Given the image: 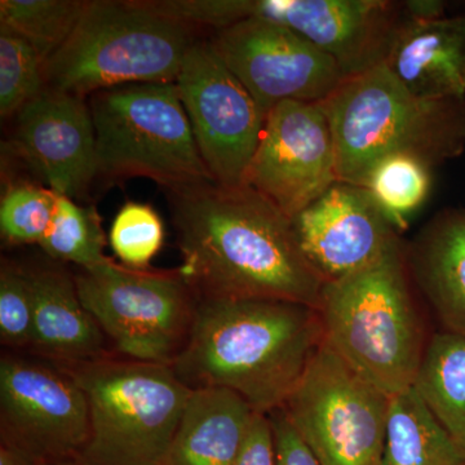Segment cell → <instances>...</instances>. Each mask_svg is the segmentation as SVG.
<instances>
[{"instance_id":"obj_1","label":"cell","mask_w":465,"mask_h":465,"mask_svg":"<svg viewBox=\"0 0 465 465\" xmlns=\"http://www.w3.org/2000/svg\"><path fill=\"white\" fill-rule=\"evenodd\" d=\"M180 272L200 299L281 300L318 309L324 278L292 219L250 186L168 193Z\"/></svg>"},{"instance_id":"obj_2","label":"cell","mask_w":465,"mask_h":465,"mask_svg":"<svg viewBox=\"0 0 465 465\" xmlns=\"http://www.w3.org/2000/svg\"><path fill=\"white\" fill-rule=\"evenodd\" d=\"M322 345L320 313L309 305L200 299L173 369L192 391L224 388L269 415L284 405Z\"/></svg>"},{"instance_id":"obj_3","label":"cell","mask_w":465,"mask_h":465,"mask_svg":"<svg viewBox=\"0 0 465 465\" xmlns=\"http://www.w3.org/2000/svg\"><path fill=\"white\" fill-rule=\"evenodd\" d=\"M341 183L365 188L376 164L410 155L433 168L465 150V97L415 96L385 64L345 79L323 101Z\"/></svg>"},{"instance_id":"obj_4","label":"cell","mask_w":465,"mask_h":465,"mask_svg":"<svg viewBox=\"0 0 465 465\" xmlns=\"http://www.w3.org/2000/svg\"><path fill=\"white\" fill-rule=\"evenodd\" d=\"M402 243L370 268L326 281L323 344L391 397L411 390L430 335L410 289Z\"/></svg>"},{"instance_id":"obj_5","label":"cell","mask_w":465,"mask_h":465,"mask_svg":"<svg viewBox=\"0 0 465 465\" xmlns=\"http://www.w3.org/2000/svg\"><path fill=\"white\" fill-rule=\"evenodd\" d=\"M197 35L139 0L88 2L74 32L48 58L45 82L84 99L119 85L174 84Z\"/></svg>"},{"instance_id":"obj_6","label":"cell","mask_w":465,"mask_h":465,"mask_svg":"<svg viewBox=\"0 0 465 465\" xmlns=\"http://www.w3.org/2000/svg\"><path fill=\"white\" fill-rule=\"evenodd\" d=\"M61 369L84 390L90 410V434L75 463L162 464L192 394L173 366L112 354Z\"/></svg>"},{"instance_id":"obj_7","label":"cell","mask_w":465,"mask_h":465,"mask_svg":"<svg viewBox=\"0 0 465 465\" xmlns=\"http://www.w3.org/2000/svg\"><path fill=\"white\" fill-rule=\"evenodd\" d=\"M97 180L146 177L167 193L215 183L204 166L176 84H125L88 97Z\"/></svg>"},{"instance_id":"obj_8","label":"cell","mask_w":465,"mask_h":465,"mask_svg":"<svg viewBox=\"0 0 465 465\" xmlns=\"http://www.w3.org/2000/svg\"><path fill=\"white\" fill-rule=\"evenodd\" d=\"M74 277L79 298L116 356L173 365L200 302L179 268L142 271L110 259Z\"/></svg>"},{"instance_id":"obj_9","label":"cell","mask_w":465,"mask_h":465,"mask_svg":"<svg viewBox=\"0 0 465 465\" xmlns=\"http://www.w3.org/2000/svg\"><path fill=\"white\" fill-rule=\"evenodd\" d=\"M321 465H381L391 397L322 345L282 406Z\"/></svg>"},{"instance_id":"obj_10","label":"cell","mask_w":465,"mask_h":465,"mask_svg":"<svg viewBox=\"0 0 465 465\" xmlns=\"http://www.w3.org/2000/svg\"><path fill=\"white\" fill-rule=\"evenodd\" d=\"M90 434L84 390L66 370L16 353L0 360V445L51 465L74 461Z\"/></svg>"},{"instance_id":"obj_11","label":"cell","mask_w":465,"mask_h":465,"mask_svg":"<svg viewBox=\"0 0 465 465\" xmlns=\"http://www.w3.org/2000/svg\"><path fill=\"white\" fill-rule=\"evenodd\" d=\"M174 84L213 182L229 189L246 186L266 118L211 38L193 45Z\"/></svg>"},{"instance_id":"obj_12","label":"cell","mask_w":465,"mask_h":465,"mask_svg":"<svg viewBox=\"0 0 465 465\" xmlns=\"http://www.w3.org/2000/svg\"><path fill=\"white\" fill-rule=\"evenodd\" d=\"M211 41L265 118L284 101L323 103L347 79L316 45L266 18L217 30Z\"/></svg>"},{"instance_id":"obj_13","label":"cell","mask_w":465,"mask_h":465,"mask_svg":"<svg viewBox=\"0 0 465 465\" xmlns=\"http://www.w3.org/2000/svg\"><path fill=\"white\" fill-rule=\"evenodd\" d=\"M336 182L335 143L322 104L275 106L266 116L246 186L293 219Z\"/></svg>"},{"instance_id":"obj_14","label":"cell","mask_w":465,"mask_h":465,"mask_svg":"<svg viewBox=\"0 0 465 465\" xmlns=\"http://www.w3.org/2000/svg\"><path fill=\"white\" fill-rule=\"evenodd\" d=\"M252 17L299 34L347 79L384 64L405 21L402 2L390 0H252Z\"/></svg>"},{"instance_id":"obj_15","label":"cell","mask_w":465,"mask_h":465,"mask_svg":"<svg viewBox=\"0 0 465 465\" xmlns=\"http://www.w3.org/2000/svg\"><path fill=\"white\" fill-rule=\"evenodd\" d=\"M300 246L324 281L370 268L399 247V231L369 189L336 182L292 219Z\"/></svg>"},{"instance_id":"obj_16","label":"cell","mask_w":465,"mask_h":465,"mask_svg":"<svg viewBox=\"0 0 465 465\" xmlns=\"http://www.w3.org/2000/svg\"><path fill=\"white\" fill-rule=\"evenodd\" d=\"M18 157L57 194L84 200L97 180L96 137L88 99L45 88L15 116Z\"/></svg>"},{"instance_id":"obj_17","label":"cell","mask_w":465,"mask_h":465,"mask_svg":"<svg viewBox=\"0 0 465 465\" xmlns=\"http://www.w3.org/2000/svg\"><path fill=\"white\" fill-rule=\"evenodd\" d=\"M33 296L34 356L60 367L112 356L99 324L84 308L75 277L57 266L26 269Z\"/></svg>"},{"instance_id":"obj_18","label":"cell","mask_w":465,"mask_h":465,"mask_svg":"<svg viewBox=\"0 0 465 465\" xmlns=\"http://www.w3.org/2000/svg\"><path fill=\"white\" fill-rule=\"evenodd\" d=\"M385 65L415 96L465 97V14L403 21Z\"/></svg>"},{"instance_id":"obj_19","label":"cell","mask_w":465,"mask_h":465,"mask_svg":"<svg viewBox=\"0 0 465 465\" xmlns=\"http://www.w3.org/2000/svg\"><path fill=\"white\" fill-rule=\"evenodd\" d=\"M405 259L440 330L465 335V208L440 211L405 247Z\"/></svg>"},{"instance_id":"obj_20","label":"cell","mask_w":465,"mask_h":465,"mask_svg":"<svg viewBox=\"0 0 465 465\" xmlns=\"http://www.w3.org/2000/svg\"><path fill=\"white\" fill-rule=\"evenodd\" d=\"M256 414L224 388L192 391L161 465H232Z\"/></svg>"},{"instance_id":"obj_21","label":"cell","mask_w":465,"mask_h":465,"mask_svg":"<svg viewBox=\"0 0 465 465\" xmlns=\"http://www.w3.org/2000/svg\"><path fill=\"white\" fill-rule=\"evenodd\" d=\"M412 388L465 452V335L430 333Z\"/></svg>"},{"instance_id":"obj_22","label":"cell","mask_w":465,"mask_h":465,"mask_svg":"<svg viewBox=\"0 0 465 465\" xmlns=\"http://www.w3.org/2000/svg\"><path fill=\"white\" fill-rule=\"evenodd\" d=\"M381 465H465V452L411 388L391 399Z\"/></svg>"},{"instance_id":"obj_23","label":"cell","mask_w":465,"mask_h":465,"mask_svg":"<svg viewBox=\"0 0 465 465\" xmlns=\"http://www.w3.org/2000/svg\"><path fill=\"white\" fill-rule=\"evenodd\" d=\"M87 5L82 0H2L0 26L25 39L48 61L74 32Z\"/></svg>"},{"instance_id":"obj_24","label":"cell","mask_w":465,"mask_h":465,"mask_svg":"<svg viewBox=\"0 0 465 465\" xmlns=\"http://www.w3.org/2000/svg\"><path fill=\"white\" fill-rule=\"evenodd\" d=\"M105 244V232L96 208L81 206L58 194L50 229L39 242L42 250L56 262L91 269L109 262L104 251Z\"/></svg>"},{"instance_id":"obj_25","label":"cell","mask_w":465,"mask_h":465,"mask_svg":"<svg viewBox=\"0 0 465 465\" xmlns=\"http://www.w3.org/2000/svg\"><path fill=\"white\" fill-rule=\"evenodd\" d=\"M430 170L410 155H391L376 164L365 185L397 231L406 228L407 217L415 213L430 191Z\"/></svg>"},{"instance_id":"obj_26","label":"cell","mask_w":465,"mask_h":465,"mask_svg":"<svg viewBox=\"0 0 465 465\" xmlns=\"http://www.w3.org/2000/svg\"><path fill=\"white\" fill-rule=\"evenodd\" d=\"M47 60L20 35L0 26V115L16 116L47 88Z\"/></svg>"},{"instance_id":"obj_27","label":"cell","mask_w":465,"mask_h":465,"mask_svg":"<svg viewBox=\"0 0 465 465\" xmlns=\"http://www.w3.org/2000/svg\"><path fill=\"white\" fill-rule=\"evenodd\" d=\"M57 198V193L39 183H9L0 202L3 241L11 246L39 244L54 220Z\"/></svg>"},{"instance_id":"obj_28","label":"cell","mask_w":465,"mask_h":465,"mask_svg":"<svg viewBox=\"0 0 465 465\" xmlns=\"http://www.w3.org/2000/svg\"><path fill=\"white\" fill-rule=\"evenodd\" d=\"M109 241L122 264L142 271L149 269L163 246V223L149 204L128 202L116 213Z\"/></svg>"},{"instance_id":"obj_29","label":"cell","mask_w":465,"mask_h":465,"mask_svg":"<svg viewBox=\"0 0 465 465\" xmlns=\"http://www.w3.org/2000/svg\"><path fill=\"white\" fill-rule=\"evenodd\" d=\"M33 336V296L26 268L9 260L0 265V341L29 351Z\"/></svg>"},{"instance_id":"obj_30","label":"cell","mask_w":465,"mask_h":465,"mask_svg":"<svg viewBox=\"0 0 465 465\" xmlns=\"http://www.w3.org/2000/svg\"><path fill=\"white\" fill-rule=\"evenodd\" d=\"M154 14L194 27L222 30L252 17L251 0H139Z\"/></svg>"},{"instance_id":"obj_31","label":"cell","mask_w":465,"mask_h":465,"mask_svg":"<svg viewBox=\"0 0 465 465\" xmlns=\"http://www.w3.org/2000/svg\"><path fill=\"white\" fill-rule=\"evenodd\" d=\"M273 428L277 465H321L290 423L282 407L269 414Z\"/></svg>"},{"instance_id":"obj_32","label":"cell","mask_w":465,"mask_h":465,"mask_svg":"<svg viewBox=\"0 0 465 465\" xmlns=\"http://www.w3.org/2000/svg\"><path fill=\"white\" fill-rule=\"evenodd\" d=\"M232 465H277L273 428L269 415L256 412Z\"/></svg>"},{"instance_id":"obj_33","label":"cell","mask_w":465,"mask_h":465,"mask_svg":"<svg viewBox=\"0 0 465 465\" xmlns=\"http://www.w3.org/2000/svg\"><path fill=\"white\" fill-rule=\"evenodd\" d=\"M402 5L403 16L410 21H433L448 16V5L440 0H407Z\"/></svg>"},{"instance_id":"obj_34","label":"cell","mask_w":465,"mask_h":465,"mask_svg":"<svg viewBox=\"0 0 465 465\" xmlns=\"http://www.w3.org/2000/svg\"><path fill=\"white\" fill-rule=\"evenodd\" d=\"M0 465H51L45 461L27 457L16 450L0 445Z\"/></svg>"},{"instance_id":"obj_35","label":"cell","mask_w":465,"mask_h":465,"mask_svg":"<svg viewBox=\"0 0 465 465\" xmlns=\"http://www.w3.org/2000/svg\"><path fill=\"white\" fill-rule=\"evenodd\" d=\"M54 465H81L78 463H75V461H64V463H57Z\"/></svg>"}]
</instances>
